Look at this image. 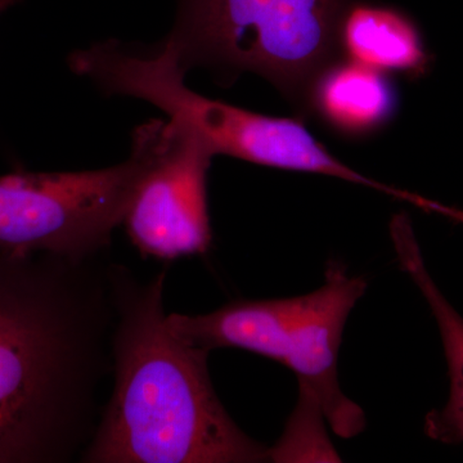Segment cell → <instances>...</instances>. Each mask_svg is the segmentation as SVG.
<instances>
[{"instance_id": "9", "label": "cell", "mask_w": 463, "mask_h": 463, "mask_svg": "<svg viewBox=\"0 0 463 463\" xmlns=\"http://www.w3.org/2000/svg\"><path fill=\"white\" fill-rule=\"evenodd\" d=\"M337 45L347 60L388 75L421 74L429 62L416 24L385 5L350 3L341 17Z\"/></svg>"}, {"instance_id": "3", "label": "cell", "mask_w": 463, "mask_h": 463, "mask_svg": "<svg viewBox=\"0 0 463 463\" xmlns=\"http://www.w3.org/2000/svg\"><path fill=\"white\" fill-rule=\"evenodd\" d=\"M70 66L105 93L134 97L163 109L190 129L213 156L225 155L273 169L332 176L392 197L397 192L335 157L301 121L258 114L191 90L184 84L185 72L164 44L147 52L103 42L71 54Z\"/></svg>"}, {"instance_id": "2", "label": "cell", "mask_w": 463, "mask_h": 463, "mask_svg": "<svg viewBox=\"0 0 463 463\" xmlns=\"http://www.w3.org/2000/svg\"><path fill=\"white\" fill-rule=\"evenodd\" d=\"M112 392L80 462L250 463L270 459L225 411L210 352L169 327L166 269L141 279L111 263Z\"/></svg>"}, {"instance_id": "4", "label": "cell", "mask_w": 463, "mask_h": 463, "mask_svg": "<svg viewBox=\"0 0 463 463\" xmlns=\"http://www.w3.org/2000/svg\"><path fill=\"white\" fill-rule=\"evenodd\" d=\"M354 0H178L164 45L187 72H254L306 108L319 72L339 53L341 17Z\"/></svg>"}, {"instance_id": "8", "label": "cell", "mask_w": 463, "mask_h": 463, "mask_svg": "<svg viewBox=\"0 0 463 463\" xmlns=\"http://www.w3.org/2000/svg\"><path fill=\"white\" fill-rule=\"evenodd\" d=\"M306 108L336 132L364 137L392 120L398 96L388 74L336 58L313 81Z\"/></svg>"}, {"instance_id": "5", "label": "cell", "mask_w": 463, "mask_h": 463, "mask_svg": "<svg viewBox=\"0 0 463 463\" xmlns=\"http://www.w3.org/2000/svg\"><path fill=\"white\" fill-rule=\"evenodd\" d=\"M155 120L137 128L124 163L88 172L0 176V254L99 257L124 223L151 160Z\"/></svg>"}, {"instance_id": "6", "label": "cell", "mask_w": 463, "mask_h": 463, "mask_svg": "<svg viewBox=\"0 0 463 463\" xmlns=\"http://www.w3.org/2000/svg\"><path fill=\"white\" fill-rule=\"evenodd\" d=\"M213 157L184 125L156 120L151 160L123 223L143 255L173 260L207 251V173Z\"/></svg>"}, {"instance_id": "7", "label": "cell", "mask_w": 463, "mask_h": 463, "mask_svg": "<svg viewBox=\"0 0 463 463\" xmlns=\"http://www.w3.org/2000/svg\"><path fill=\"white\" fill-rule=\"evenodd\" d=\"M390 236L399 264L428 301L437 319L449 373V399L446 407L426 419L429 437L444 443H463V318L447 300L429 273L412 223L405 214L392 216Z\"/></svg>"}, {"instance_id": "1", "label": "cell", "mask_w": 463, "mask_h": 463, "mask_svg": "<svg viewBox=\"0 0 463 463\" xmlns=\"http://www.w3.org/2000/svg\"><path fill=\"white\" fill-rule=\"evenodd\" d=\"M111 263L0 254V463L81 461L112 376Z\"/></svg>"}, {"instance_id": "11", "label": "cell", "mask_w": 463, "mask_h": 463, "mask_svg": "<svg viewBox=\"0 0 463 463\" xmlns=\"http://www.w3.org/2000/svg\"><path fill=\"white\" fill-rule=\"evenodd\" d=\"M18 2H20V0H0V14L5 12V9L12 7V5H16Z\"/></svg>"}, {"instance_id": "10", "label": "cell", "mask_w": 463, "mask_h": 463, "mask_svg": "<svg viewBox=\"0 0 463 463\" xmlns=\"http://www.w3.org/2000/svg\"><path fill=\"white\" fill-rule=\"evenodd\" d=\"M398 200L405 201V203L419 207L423 212L441 215L444 218L450 219V221L457 222V223L463 224V210L458 209V207L444 205V203H438V201L426 199V197L420 196V194L404 190L399 191Z\"/></svg>"}]
</instances>
